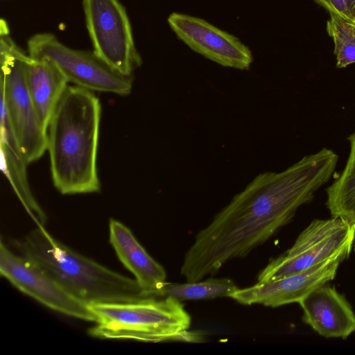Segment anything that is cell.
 I'll return each instance as SVG.
<instances>
[{
	"mask_svg": "<svg viewBox=\"0 0 355 355\" xmlns=\"http://www.w3.org/2000/svg\"><path fill=\"white\" fill-rule=\"evenodd\" d=\"M101 103L92 91L69 85L47 129L51 178L62 195L98 192L96 158Z\"/></svg>",
	"mask_w": 355,
	"mask_h": 355,
	"instance_id": "obj_2",
	"label": "cell"
},
{
	"mask_svg": "<svg viewBox=\"0 0 355 355\" xmlns=\"http://www.w3.org/2000/svg\"><path fill=\"white\" fill-rule=\"evenodd\" d=\"M352 250L345 249L302 272L238 288L230 297L243 305L272 308L298 303L318 286L334 279L340 265L349 257Z\"/></svg>",
	"mask_w": 355,
	"mask_h": 355,
	"instance_id": "obj_10",
	"label": "cell"
},
{
	"mask_svg": "<svg viewBox=\"0 0 355 355\" xmlns=\"http://www.w3.org/2000/svg\"><path fill=\"white\" fill-rule=\"evenodd\" d=\"M109 241L117 257L134 275L139 286L148 297H153L166 282V273L142 247L131 230L120 221L110 218Z\"/></svg>",
	"mask_w": 355,
	"mask_h": 355,
	"instance_id": "obj_13",
	"label": "cell"
},
{
	"mask_svg": "<svg viewBox=\"0 0 355 355\" xmlns=\"http://www.w3.org/2000/svg\"><path fill=\"white\" fill-rule=\"evenodd\" d=\"M347 139L349 156L343 171L326 190V206L331 216L345 219L355 232V131ZM353 250L355 252V238Z\"/></svg>",
	"mask_w": 355,
	"mask_h": 355,
	"instance_id": "obj_16",
	"label": "cell"
},
{
	"mask_svg": "<svg viewBox=\"0 0 355 355\" xmlns=\"http://www.w3.org/2000/svg\"><path fill=\"white\" fill-rule=\"evenodd\" d=\"M17 253L28 259L66 292L89 305L129 302L148 297L135 279L83 256L37 226L22 239L11 240Z\"/></svg>",
	"mask_w": 355,
	"mask_h": 355,
	"instance_id": "obj_3",
	"label": "cell"
},
{
	"mask_svg": "<svg viewBox=\"0 0 355 355\" xmlns=\"http://www.w3.org/2000/svg\"><path fill=\"white\" fill-rule=\"evenodd\" d=\"M0 274L21 293L63 315L96 322L88 305L66 292L34 263L0 244Z\"/></svg>",
	"mask_w": 355,
	"mask_h": 355,
	"instance_id": "obj_9",
	"label": "cell"
},
{
	"mask_svg": "<svg viewBox=\"0 0 355 355\" xmlns=\"http://www.w3.org/2000/svg\"><path fill=\"white\" fill-rule=\"evenodd\" d=\"M239 288L230 278H209L186 283L166 282L153 297H171L179 301L202 300L228 297Z\"/></svg>",
	"mask_w": 355,
	"mask_h": 355,
	"instance_id": "obj_17",
	"label": "cell"
},
{
	"mask_svg": "<svg viewBox=\"0 0 355 355\" xmlns=\"http://www.w3.org/2000/svg\"><path fill=\"white\" fill-rule=\"evenodd\" d=\"M82 4L94 53L116 71L132 76L142 59L125 6L119 0H83Z\"/></svg>",
	"mask_w": 355,
	"mask_h": 355,
	"instance_id": "obj_7",
	"label": "cell"
},
{
	"mask_svg": "<svg viewBox=\"0 0 355 355\" xmlns=\"http://www.w3.org/2000/svg\"><path fill=\"white\" fill-rule=\"evenodd\" d=\"M1 168L23 207L37 226L44 227L47 216L35 198L28 180L27 162L1 104Z\"/></svg>",
	"mask_w": 355,
	"mask_h": 355,
	"instance_id": "obj_14",
	"label": "cell"
},
{
	"mask_svg": "<svg viewBox=\"0 0 355 355\" xmlns=\"http://www.w3.org/2000/svg\"><path fill=\"white\" fill-rule=\"evenodd\" d=\"M96 316L88 334L101 339L148 343L178 340L191 318L181 301L171 297H148L129 302L88 305Z\"/></svg>",
	"mask_w": 355,
	"mask_h": 355,
	"instance_id": "obj_4",
	"label": "cell"
},
{
	"mask_svg": "<svg viewBox=\"0 0 355 355\" xmlns=\"http://www.w3.org/2000/svg\"><path fill=\"white\" fill-rule=\"evenodd\" d=\"M298 304L303 312L302 321L320 336L346 340L355 333V313L334 286L320 285Z\"/></svg>",
	"mask_w": 355,
	"mask_h": 355,
	"instance_id": "obj_12",
	"label": "cell"
},
{
	"mask_svg": "<svg viewBox=\"0 0 355 355\" xmlns=\"http://www.w3.org/2000/svg\"><path fill=\"white\" fill-rule=\"evenodd\" d=\"M354 238V229L342 218L314 219L290 248L259 273L257 282H271L306 270L345 249L353 248Z\"/></svg>",
	"mask_w": 355,
	"mask_h": 355,
	"instance_id": "obj_8",
	"label": "cell"
},
{
	"mask_svg": "<svg viewBox=\"0 0 355 355\" xmlns=\"http://www.w3.org/2000/svg\"><path fill=\"white\" fill-rule=\"evenodd\" d=\"M25 73L30 96L41 123L47 130L69 82L53 62L46 59H33L30 55L26 61Z\"/></svg>",
	"mask_w": 355,
	"mask_h": 355,
	"instance_id": "obj_15",
	"label": "cell"
},
{
	"mask_svg": "<svg viewBox=\"0 0 355 355\" xmlns=\"http://www.w3.org/2000/svg\"><path fill=\"white\" fill-rule=\"evenodd\" d=\"M327 31L334 42L336 67H345L355 62V23L330 14Z\"/></svg>",
	"mask_w": 355,
	"mask_h": 355,
	"instance_id": "obj_18",
	"label": "cell"
},
{
	"mask_svg": "<svg viewBox=\"0 0 355 355\" xmlns=\"http://www.w3.org/2000/svg\"><path fill=\"white\" fill-rule=\"evenodd\" d=\"M0 36L1 104L29 164L46 150L47 130L40 121L26 84L25 69L29 55L12 40L3 19Z\"/></svg>",
	"mask_w": 355,
	"mask_h": 355,
	"instance_id": "obj_5",
	"label": "cell"
},
{
	"mask_svg": "<svg viewBox=\"0 0 355 355\" xmlns=\"http://www.w3.org/2000/svg\"><path fill=\"white\" fill-rule=\"evenodd\" d=\"M28 54L33 59L53 62L69 83L92 92L128 95L132 76L109 67L93 51L78 50L64 44L51 33L32 35L27 42Z\"/></svg>",
	"mask_w": 355,
	"mask_h": 355,
	"instance_id": "obj_6",
	"label": "cell"
},
{
	"mask_svg": "<svg viewBox=\"0 0 355 355\" xmlns=\"http://www.w3.org/2000/svg\"><path fill=\"white\" fill-rule=\"evenodd\" d=\"M338 155L323 148L279 173L256 176L195 236L180 274L187 282L216 275L228 261L247 256L288 224L334 173Z\"/></svg>",
	"mask_w": 355,
	"mask_h": 355,
	"instance_id": "obj_1",
	"label": "cell"
},
{
	"mask_svg": "<svg viewBox=\"0 0 355 355\" xmlns=\"http://www.w3.org/2000/svg\"><path fill=\"white\" fill-rule=\"evenodd\" d=\"M167 21L178 38L197 53L223 67L250 68L251 51L233 35L187 14L172 12Z\"/></svg>",
	"mask_w": 355,
	"mask_h": 355,
	"instance_id": "obj_11",
	"label": "cell"
},
{
	"mask_svg": "<svg viewBox=\"0 0 355 355\" xmlns=\"http://www.w3.org/2000/svg\"><path fill=\"white\" fill-rule=\"evenodd\" d=\"M319 5L334 14L355 23V0H315Z\"/></svg>",
	"mask_w": 355,
	"mask_h": 355,
	"instance_id": "obj_19",
	"label": "cell"
}]
</instances>
